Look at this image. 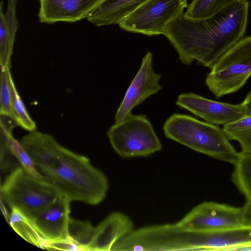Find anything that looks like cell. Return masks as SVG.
<instances>
[{
  "label": "cell",
  "mask_w": 251,
  "mask_h": 251,
  "mask_svg": "<svg viewBox=\"0 0 251 251\" xmlns=\"http://www.w3.org/2000/svg\"><path fill=\"white\" fill-rule=\"evenodd\" d=\"M162 76L153 70L151 52H147L116 111L115 123L122 122L134 107L162 88L159 83Z\"/></svg>",
  "instance_id": "cell-9"
},
{
  "label": "cell",
  "mask_w": 251,
  "mask_h": 251,
  "mask_svg": "<svg viewBox=\"0 0 251 251\" xmlns=\"http://www.w3.org/2000/svg\"><path fill=\"white\" fill-rule=\"evenodd\" d=\"M230 0H193L184 13L186 17L194 19L207 18L220 10Z\"/></svg>",
  "instance_id": "cell-20"
},
{
  "label": "cell",
  "mask_w": 251,
  "mask_h": 251,
  "mask_svg": "<svg viewBox=\"0 0 251 251\" xmlns=\"http://www.w3.org/2000/svg\"><path fill=\"white\" fill-rule=\"evenodd\" d=\"M105 0H39L41 23H74L86 18Z\"/></svg>",
  "instance_id": "cell-12"
},
{
  "label": "cell",
  "mask_w": 251,
  "mask_h": 251,
  "mask_svg": "<svg viewBox=\"0 0 251 251\" xmlns=\"http://www.w3.org/2000/svg\"><path fill=\"white\" fill-rule=\"evenodd\" d=\"M46 250L56 251H82V249L69 238L55 241H48Z\"/></svg>",
  "instance_id": "cell-24"
},
{
  "label": "cell",
  "mask_w": 251,
  "mask_h": 251,
  "mask_svg": "<svg viewBox=\"0 0 251 251\" xmlns=\"http://www.w3.org/2000/svg\"><path fill=\"white\" fill-rule=\"evenodd\" d=\"M0 192L1 198L11 209L17 208L29 218L63 194L51 183L31 176L22 167L5 177Z\"/></svg>",
  "instance_id": "cell-4"
},
{
  "label": "cell",
  "mask_w": 251,
  "mask_h": 251,
  "mask_svg": "<svg viewBox=\"0 0 251 251\" xmlns=\"http://www.w3.org/2000/svg\"><path fill=\"white\" fill-rule=\"evenodd\" d=\"M17 0H8L6 12L4 18L11 42L14 44L19 24L16 16Z\"/></svg>",
  "instance_id": "cell-23"
},
{
  "label": "cell",
  "mask_w": 251,
  "mask_h": 251,
  "mask_svg": "<svg viewBox=\"0 0 251 251\" xmlns=\"http://www.w3.org/2000/svg\"><path fill=\"white\" fill-rule=\"evenodd\" d=\"M95 227L88 221L70 218L68 227V237L82 251H87L95 232Z\"/></svg>",
  "instance_id": "cell-19"
},
{
  "label": "cell",
  "mask_w": 251,
  "mask_h": 251,
  "mask_svg": "<svg viewBox=\"0 0 251 251\" xmlns=\"http://www.w3.org/2000/svg\"><path fill=\"white\" fill-rule=\"evenodd\" d=\"M176 104L215 125L224 126L246 115L242 102L233 104L220 102L192 93L179 95Z\"/></svg>",
  "instance_id": "cell-10"
},
{
  "label": "cell",
  "mask_w": 251,
  "mask_h": 251,
  "mask_svg": "<svg viewBox=\"0 0 251 251\" xmlns=\"http://www.w3.org/2000/svg\"><path fill=\"white\" fill-rule=\"evenodd\" d=\"M242 103L245 108L246 115H251V90L247 94Z\"/></svg>",
  "instance_id": "cell-26"
},
{
  "label": "cell",
  "mask_w": 251,
  "mask_h": 251,
  "mask_svg": "<svg viewBox=\"0 0 251 251\" xmlns=\"http://www.w3.org/2000/svg\"><path fill=\"white\" fill-rule=\"evenodd\" d=\"M188 6L187 0H148L118 24L129 32L163 34L168 24Z\"/></svg>",
  "instance_id": "cell-7"
},
{
  "label": "cell",
  "mask_w": 251,
  "mask_h": 251,
  "mask_svg": "<svg viewBox=\"0 0 251 251\" xmlns=\"http://www.w3.org/2000/svg\"><path fill=\"white\" fill-rule=\"evenodd\" d=\"M163 130L166 138L218 160L234 165L240 156L223 128L191 116L174 114Z\"/></svg>",
  "instance_id": "cell-3"
},
{
  "label": "cell",
  "mask_w": 251,
  "mask_h": 251,
  "mask_svg": "<svg viewBox=\"0 0 251 251\" xmlns=\"http://www.w3.org/2000/svg\"><path fill=\"white\" fill-rule=\"evenodd\" d=\"M3 0L0 3V68L10 67L14 44L11 41L4 18Z\"/></svg>",
  "instance_id": "cell-21"
},
{
  "label": "cell",
  "mask_w": 251,
  "mask_h": 251,
  "mask_svg": "<svg viewBox=\"0 0 251 251\" xmlns=\"http://www.w3.org/2000/svg\"><path fill=\"white\" fill-rule=\"evenodd\" d=\"M107 134L114 150L124 158L147 156L162 148L151 123L144 114H129L112 126Z\"/></svg>",
  "instance_id": "cell-6"
},
{
  "label": "cell",
  "mask_w": 251,
  "mask_h": 251,
  "mask_svg": "<svg viewBox=\"0 0 251 251\" xmlns=\"http://www.w3.org/2000/svg\"><path fill=\"white\" fill-rule=\"evenodd\" d=\"M134 230L131 219L126 214L114 212L95 227L87 251H111L113 246Z\"/></svg>",
  "instance_id": "cell-13"
},
{
  "label": "cell",
  "mask_w": 251,
  "mask_h": 251,
  "mask_svg": "<svg viewBox=\"0 0 251 251\" xmlns=\"http://www.w3.org/2000/svg\"><path fill=\"white\" fill-rule=\"evenodd\" d=\"M185 227L211 231L242 226L241 207L213 201L202 202L177 222Z\"/></svg>",
  "instance_id": "cell-8"
},
{
  "label": "cell",
  "mask_w": 251,
  "mask_h": 251,
  "mask_svg": "<svg viewBox=\"0 0 251 251\" xmlns=\"http://www.w3.org/2000/svg\"><path fill=\"white\" fill-rule=\"evenodd\" d=\"M21 142L46 179L71 201L95 205L104 200L107 177L87 157L64 147L52 135L35 130Z\"/></svg>",
  "instance_id": "cell-2"
},
{
  "label": "cell",
  "mask_w": 251,
  "mask_h": 251,
  "mask_svg": "<svg viewBox=\"0 0 251 251\" xmlns=\"http://www.w3.org/2000/svg\"><path fill=\"white\" fill-rule=\"evenodd\" d=\"M9 223L20 236L28 243L45 249L48 240L39 232L33 221L19 209L11 208Z\"/></svg>",
  "instance_id": "cell-15"
},
{
  "label": "cell",
  "mask_w": 251,
  "mask_h": 251,
  "mask_svg": "<svg viewBox=\"0 0 251 251\" xmlns=\"http://www.w3.org/2000/svg\"><path fill=\"white\" fill-rule=\"evenodd\" d=\"M241 222L243 226H251V201H246L241 207Z\"/></svg>",
  "instance_id": "cell-25"
},
{
  "label": "cell",
  "mask_w": 251,
  "mask_h": 251,
  "mask_svg": "<svg viewBox=\"0 0 251 251\" xmlns=\"http://www.w3.org/2000/svg\"><path fill=\"white\" fill-rule=\"evenodd\" d=\"M251 76V36L243 37L211 67L205 83L216 98L236 92Z\"/></svg>",
  "instance_id": "cell-5"
},
{
  "label": "cell",
  "mask_w": 251,
  "mask_h": 251,
  "mask_svg": "<svg viewBox=\"0 0 251 251\" xmlns=\"http://www.w3.org/2000/svg\"><path fill=\"white\" fill-rule=\"evenodd\" d=\"M250 1L230 0L212 15L188 18L181 13L167 25L163 34L176 50L184 65L196 60L210 69L242 38L248 19Z\"/></svg>",
  "instance_id": "cell-1"
},
{
  "label": "cell",
  "mask_w": 251,
  "mask_h": 251,
  "mask_svg": "<svg viewBox=\"0 0 251 251\" xmlns=\"http://www.w3.org/2000/svg\"><path fill=\"white\" fill-rule=\"evenodd\" d=\"M9 67L0 68V114L12 118Z\"/></svg>",
  "instance_id": "cell-22"
},
{
  "label": "cell",
  "mask_w": 251,
  "mask_h": 251,
  "mask_svg": "<svg viewBox=\"0 0 251 251\" xmlns=\"http://www.w3.org/2000/svg\"><path fill=\"white\" fill-rule=\"evenodd\" d=\"M10 86L11 95L12 118L18 126L29 132L35 130L36 124L29 115L20 96L13 80L10 76Z\"/></svg>",
  "instance_id": "cell-18"
},
{
  "label": "cell",
  "mask_w": 251,
  "mask_h": 251,
  "mask_svg": "<svg viewBox=\"0 0 251 251\" xmlns=\"http://www.w3.org/2000/svg\"><path fill=\"white\" fill-rule=\"evenodd\" d=\"M223 129L230 140L239 143L240 153L251 154V115L224 125Z\"/></svg>",
  "instance_id": "cell-16"
},
{
  "label": "cell",
  "mask_w": 251,
  "mask_h": 251,
  "mask_svg": "<svg viewBox=\"0 0 251 251\" xmlns=\"http://www.w3.org/2000/svg\"><path fill=\"white\" fill-rule=\"evenodd\" d=\"M233 165L232 181L246 201H251V154L240 153Z\"/></svg>",
  "instance_id": "cell-17"
},
{
  "label": "cell",
  "mask_w": 251,
  "mask_h": 251,
  "mask_svg": "<svg viewBox=\"0 0 251 251\" xmlns=\"http://www.w3.org/2000/svg\"><path fill=\"white\" fill-rule=\"evenodd\" d=\"M71 202L68 198L62 194L54 202L30 217L47 240L68 238Z\"/></svg>",
  "instance_id": "cell-11"
},
{
  "label": "cell",
  "mask_w": 251,
  "mask_h": 251,
  "mask_svg": "<svg viewBox=\"0 0 251 251\" xmlns=\"http://www.w3.org/2000/svg\"><path fill=\"white\" fill-rule=\"evenodd\" d=\"M148 0H105L88 16L87 20L98 26L118 24Z\"/></svg>",
  "instance_id": "cell-14"
}]
</instances>
